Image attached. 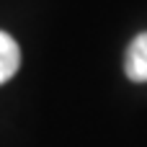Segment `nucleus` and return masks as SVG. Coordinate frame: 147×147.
<instances>
[{
    "label": "nucleus",
    "mask_w": 147,
    "mask_h": 147,
    "mask_svg": "<svg viewBox=\"0 0 147 147\" xmlns=\"http://www.w3.org/2000/svg\"><path fill=\"white\" fill-rule=\"evenodd\" d=\"M18 65H21L18 44L13 41V36H8L5 31H0V83L10 80L16 75Z\"/></svg>",
    "instance_id": "obj_2"
},
{
    "label": "nucleus",
    "mask_w": 147,
    "mask_h": 147,
    "mask_svg": "<svg viewBox=\"0 0 147 147\" xmlns=\"http://www.w3.org/2000/svg\"><path fill=\"white\" fill-rule=\"evenodd\" d=\"M124 72L134 83H147V31L134 36L124 57Z\"/></svg>",
    "instance_id": "obj_1"
}]
</instances>
